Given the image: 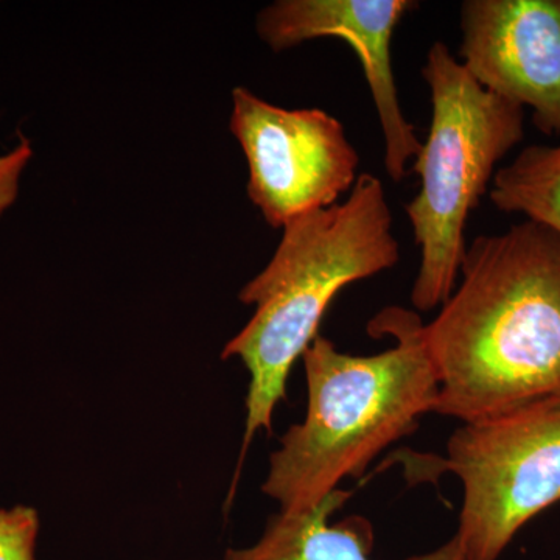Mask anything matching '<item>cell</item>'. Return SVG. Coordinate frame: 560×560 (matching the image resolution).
Listing matches in <instances>:
<instances>
[{
  "label": "cell",
  "mask_w": 560,
  "mask_h": 560,
  "mask_svg": "<svg viewBox=\"0 0 560 560\" xmlns=\"http://www.w3.org/2000/svg\"><path fill=\"white\" fill-rule=\"evenodd\" d=\"M422 77L431 124L412 164L420 189L405 212L420 248L412 305L431 312L455 289L467 220L488 194L497 164L525 136V110L486 91L441 40L430 47Z\"/></svg>",
  "instance_id": "4"
},
{
  "label": "cell",
  "mask_w": 560,
  "mask_h": 560,
  "mask_svg": "<svg viewBox=\"0 0 560 560\" xmlns=\"http://www.w3.org/2000/svg\"><path fill=\"white\" fill-rule=\"evenodd\" d=\"M282 230L270 264L238 294L256 307L253 318L221 352L249 372L242 459L257 431L271 433L291 368L318 337L334 298L400 260L385 187L370 173L357 178L345 202L298 217Z\"/></svg>",
  "instance_id": "3"
},
{
  "label": "cell",
  "mask_w": 560,
  "mask_h": 560,
  "mask_svg": "<svg viewBox=\"0 0 560 560\" xmlns=\"http://www.w3.org/2000/svg\"><path fill=\"white\" fill-rule=\"evenodd\" d=\"M459 57L486 91L560 136V0H466Z\"/></svg>",
  "instance_id": "7"
},
{
  "label": "cell",
  "mask_w": 560,
  "mask_h": 560,
  "mask_svg": "<svg viewBox=\"0 0 560 560\" xmlns=\"http://www.w3.org/2000/svg\"><path fill=\"white\" fill-rule=\"evenodd\" d=\"M231 131L248 162V198L272 228L338 205L359 178V153L324 109L280 108L235 88Z\"/></svg>",
  "instance_id": "6"
},
{
  "label": "cell",
  "mask_w": 560,
  "mask_h": 560,
  "mask_svg": "<svg viewBox=\"0 0 560 560\" xmlns=\"http://www.w3.org/2000/svg\"><path fill=\"white\" fill-rule=\"evenodd\" d=\"M352 495L337 489L313 510L279 512L253 547L228 550L223 560H371L374 530L361 517L329 525V517ZM407 560H466L458 536L427 555Z\"/></svg>",
  "instance_id": "9"
},
{
  "label": "cell",
  "mask_w": 560,
  "mask_h": 560,
  "mask_svg": "<svg viewBox=\"0 0 560 560\" xmlns=\"http://www.w3.org/2000/svg\"><path fill=\"white\" fill-rule=\"evenodd\" d=\"M416 7L412 0H278L257 16V33L275 51L318 38H340L355 51L381 120L385 167L394 183L405 179L422 149L401 110L390 58L394 32Z\"/></svg>",
  "instance_id": "8"
},
{
  "label": "cell",
  "mask_w": 560,
  "mask_h": 560,
  "mask_svg": "<svg viewBox=\"0 0 560 560\" xmlns=\"http://www.w3.org/2000/svg\"><path fill=\"white\" fill-rule=\"evenodd\" d=\"M415 312L389 307L370 324L374 337L389 334L396 345L375 355H349L316 337L305 350L307 415L291 427L261 490L280 512L313 510L345 478H359L394 442L415 433L433 412L440 378Z\"/></svg>",
  "instance_id": "2"
},
{
  "label": "cell",
  "mask_w": 560,
  "mask_h": 560,
  "mask_svg": "<svg viewBox=\"0 0 560 560\" xmlns=\"http://www.w3.org/2000/svg\"><path fill=\"white\" fill-rule=\"evenodd\" d=\"M38 533V512L33 508H0V560H36Z\"/></svg>",
  "instance_id": "11"
},
{
  "label": "cell",
  "mask_w": 560,
  "mask_h": 560,
  "mask_svg": "<svg viewBox=\"0 0 560 560\" xmlns=\"http://www.w3.org/2000/svg\"><path fill=\"white\" fill-rule=\"evenodd\" d=\"M33 156L31 140L21 136L10 153L0 156V217L16 201L21 175Z\"/></svg>",
  "instance_id": "12"
},
{
  "label": "cell",
  "mask_w": 560,
  "mask_h": 560,
  "mask_svg": "<svg viewBox=\"0 0 560 560\" xmlns=\"http://www.w3.org/2000/svg\"><path fill=\"white\" fill-rule=\"evenodd\" d=\"M489 197L497 209L522 213L560 237V143L526 147L497 171Z\"/></svg>",
  "instance_id": "10"
},
{
  "label": "cell",
  "mask_w": 560,
  "mask_h": 560,
  "mask_svg": "<svg viewBox=\"0 0 560 560\" xmlns=\"http://www.w3.org/2000/svg\"><path fill=\"white\" fill-rule=\"evenodd\" d=\"M445 470L463 482L456 533L466 560H499L530 518L560 501V394L464 422Z\"/></svg>",
  "instance_id": "5"
},
{
  "label": "cell",
  "mask_w": 560,
  "mask_h": 560,
  "mask_svg": "<svg viewBox=\"0 0 560 560\" xmlns=\"http://www.w3.org/2000/svg\"><path fill=\"white\" fill-rule=\"evenodd\" d=\"M460 283L423 324L433 412L471 422L560 394V237L526 220L467 246Z\"/></svg>",
  "instance_id": "1"
}]
</instances>
